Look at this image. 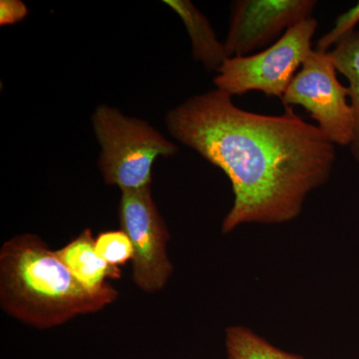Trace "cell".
Instances as JSON below:
<instances>
[{
	"instance_id": "obj_13",
	"label": "cell",
	"mask_w": 359,
	"mask_h": 359,
	"mask_svg": "<svg viewBox=\"0 0 359 359\" xmlns=\"http://www.w3.org/2000/svg\"><path fill=\"white\" fill-rule=\"evenodd\" d=\"M359 22V2L346 13L340 14L335 20L334 27L323 35L316 44V50L327 53L330 47L334 46L344 35L353 32Z\"/></svg>"
},
{
	"instance_id": "obj_1",
	"label": "cell",
	"mask_w": 359,
	"mask_h": 359,
	"mask_svg": "<svg viewBox=\"0 0 359 359\" xmlns=\"http://www.w3.org/2000/svg\"><path fill=\"white\" fill-rule=\"evenodd\" d=\"M231 97L219 89L190 97L167 113L168 131L230 180L235 198L224 233L245 224L292 221L330 179L334 144L292 107L280 116L257 114Z\"/></svg>"
},
{
	"instance_id": "obj_14",
	"label": "cell",
	"mask_w": 359,
	"mask_h": 359,
	"mask_svg": "<svg viewBox=\"0 0 359 359\" xmlns=\"http://www.w3.org/2000/svg\"><path fill=\"white\" fill-rule=\"evenodd\" d=\"M28 8L20 0H1L0 1V25H11L25 20Z\"/></svg>"
},
{
	"instance_id": "obj_8",
	"label": "cell",
	"mask_w": 359,
	"mask_h": 359,
	"mask_svg": "<svg viewBox=\"0 0 359 359\" xmlns=\"http://www.w3.org/2000/svg\"><path fill=\"white\" fill-rule=\"evenodd\" d=\"M95 240L90 229L73 238L56 254L73 276L90 290H98L107 285L108 278H119L118 266L106 263L96 252Z\"/></svg>"
},
{
	"instance_id": "obj_4",
	"label": "cell",
	"mask_w": 359,
	"mask_h": 359,
	"mask_svg": "<svg viewBox=\"0 0 359 359\" xmlns=\"http://www.w3.org/2000/svg\"><path fill=\"white\" fill-rule=\"evenodd\" d=\"M318 25V20L309 18L289 28L266 50L226 59L214 78L216 89L231 96L261 91L282 100L297 68L313 50Z\"/></svg>"
},
{
	"instance_id": "obj_11",
	"label": "cell",
	"mask_w": 359,
	"mask_h": 359,
	"mask_svg": "<svg viewBox=\"0 0 359 359\" xmlns=\"http://www.w3.org/2000/svg\"><path fill=\"white\" fill-rule=\"evenodd\" d=\"M224 344L228 359H304L278 348L250 328L241 325L226 330Z\"/></svg>"
},
{
	"instance_id": "obj_10",
	"label": "cell",
	"mask_w": 359,
	"mask_h": 359,
	"mask_svg": "<svg viewBox=\"0 0 359 359\" xmlns=\"http://www.w3.org/2000/svg\"><path fill=\"white\" fill-rule=\"evenodd\" d=\"M327 53L337 70L349 83V98L354 118L353 140L349 147L354 160L359 163V32L353 30L344 35Z\"/></svg>"
},
{
	"instance_id": "obj_6",
	"label": "cell",
	"mask_w": 359,
	"mask_h": 359,
	"mask_svg": "<svg viewBox=\"0 0 359 359\" xmlns=\"http://www.w3.org/2000/svg\"><path fill=\"white\" fill-rule=\"evenodd\" d=\"M328 53L313 50L302 63L282 98L285 107L299 105L308 111L318 128L334 145L351 146L354 135L348 87L337 76Z\"/></svg>"
},
{
	"instance_id": "obj_12",
	"label": "cell",
	"mask_w": 359,
	"mask_h": 359,
	"mask_svg": "<svg viewBox=\"0 0 359 359\" xmlns=\"http://www.w3.org/2000/svg\"><path fill=\"white\" fill-rule=\"evenodd\" d=\"M96 252L106 263L113 266H123L134 257L133 245L122 230L104 231L95 240Z\"/></svg>"
},
{
	"instance_id": "obj_2",
	"label": "cell",
	"mask_w": 359,
	"mask_h": 359,
	"mask_svg": "<svg viewBox=\"0 0 359 359\" xmlns=\"http://www.w3.org/2000/svg\"><path fill=\"white\" fill-rule=\"evenodd\" d=\"M118 297L110 283L98 290L86 289L39 236H14L0 249V306L28 327H59L102 311Z\"/></svg>"
},
{
	"instance_id": "obj_5",
	"label": "cell",
	"mask_w": 359,
	"mask_h": 359,
	"mask_svg": "<svg viewBox=\"0 0 359 359\" xmlns=\"http://www.w3.org/2000/svg\"><path fill=\"white\" fill-rule=\"evenodd\" d=\"M119 203L120 228L132 245V280L142 292L156 294L166 287L174 266L168 256L170 233L153 199L151 186L122 191Z\"/></svg>"
},
{
	"instance_id": "obj_7",
	"label": "cell",
	"mask_w": 359,
	"mask_h": 359,
	"mask_svg": "<svg viewBox=\"0 0 359 359\" xmlns=\"http://www.w3.org/2000/svg\"><path fill=\"white\" fill-rule=\"evenodd\" d=\"M314 0H238L233 2L224 42L229 57L263 48L292 26L311 18Z\"/></svg>"
},
{
	"instance_id": "obj_9",
	"label": "cell",
	"mask_w": 359,
	"mask_h": 359,
	"mask_svg": "<svg viewBox=\"0 0 359 359\" xmlns=\"http://www.w3.org/2000/svg\"><path fill=\"white\" fill-rule=\"evenodd\" d=\"M183 21L192 42L193 57L202 63L208 71L218 72L229 57L224 43L217 37L214 28L204 13H201L190 0H165Z\"/></svg>"
},
{
	"instance_id": "obj_3",
	"label": "cell",
	"mask_w": 359,
	"mask_h": 359,
	"mask_svg": "<svg viewBox=\"0 0 359 359\" xmlns=\"http://www.w3.org/2000/svg\"><path fill=\"white\" fill-rule=\"evenodd\" d=\"M91 121L100 146L98 167L104 182L121 192L151 186L155 161L179 152L178 146L150 123L118 108L99 105Z\"/></svg>"
}]
</instances>
